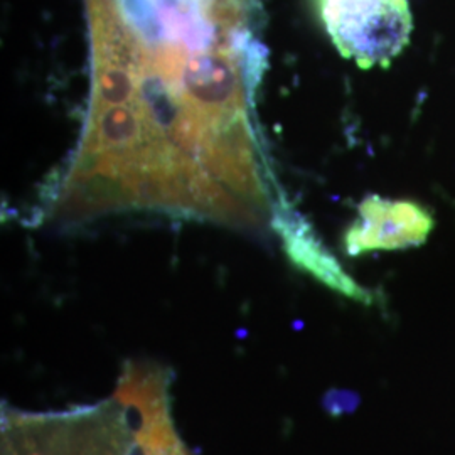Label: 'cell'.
Wrapping results in <instances>:
<instances>
[{"instance_id":"6da1fadb","label":"cell","mask_w":455,"mask_h":455,"mask_svg":"<svg viewBox=\"0 0 455 455\" xmlns=\"http://www.w3.org/2000/svg\"><path fill=\"white\" fill-rule=\"evenodd\" d=\"M86 11L88 122L52 220L157 212L265 229L280 204L253 112L259 0H86Z\"/></svg>"},{"instance_id":"7a4b0ae2","label":"cell","mask_w":455,"mask_h":455,"mask_svg":"<svg viewBox=\"0 0 455 455\" xmlns=\"http://www.w3.org/2000/svg\"><path fill=\"white\" fill-rule=\"evenodd\" d=\"M319 9L334 46L364 69L388 65L407 46V0H319Z\"/></svg>"},{"instance_id":"3957f363","label":"cell","mask_w":455,"mask_h":455,"mask_svg":"<svg viewBox=\"0 0 455 455\" xmlns=\"http://www.w3.org/2000/svg\"><path fill=\"white\" fill-rule=\"evenodd\" d=\"M432 228V216L417 203L371 196L361 203L358 220L347 229L344 244L349 255L403 250L422 244Z\"/></svg>"},{"instance_id":"277c9868","label":"cell","mask_w":455,"mask_h":455,"mask_svg":"<svg viewBox=\"0 0 455 455\" xmlns=\"http://www.w3.org/2000/svg\"><path fill=\"white\" fill-rule=\"evenodd\" d=\"M272 225L280 233L285 251L297 267L309 272L310 275L315 276L336 292L364 304L371 302V295L361 289L342 270L338 260L325 250L312 229L299 216L280 206Z\"/></svg>"},{"instance_id":"5b68a950","label":"cell","mask_w":455,"mask_h":455,"mask_svg":"<svg viewBox=\"0 0 455 455\" xmlns=\"http://www.w3.org/2000/svg\"><path fill=\"white\" fill-rule=\"evenodd\" d=\"M124 403L133 413L137 439L144 455H191L172 423L167 383H140L125 393Z\"/></svg>"}]
</instances>
